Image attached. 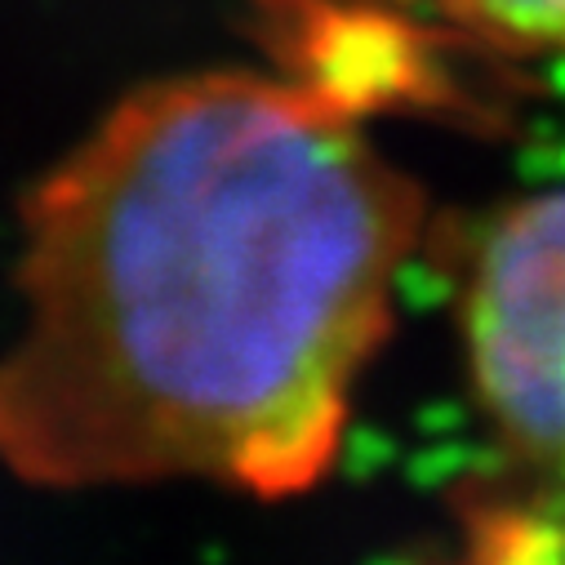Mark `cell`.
<instances>
[{"label": "cell", "instance_id": "1", "mask_svg": "<svg viewBox=\"0 0 565 565\" xmlns=\"http://www.w3.org/2000/svg\"><path fill=\"white\" fill-rule=\"evenodd\" d=\"M418 218L321 85L241 67L138 85L23 196L0 468L45 490H312Z\"/></svg>", "mask_w": 565, "mask_h": 565}, {"label": "cell", "instance_id": "2", "mask_svg": "<svg viewBox=\"0 0 565 565\" xmlns=\"http://www.w3.org/2000/svg\"><path fill=\"white\" fill-rule=\"evenodd\" d=\"M463 356L503 446L565 477V188L490 223L463 286Z\"/></svg>", "mask_w": 565, "mask_h": 565}, {"label": "cell", "instance_id": "3", "mask_svg": "<svg viewBox=\"0 0 565 565\" xmlns=\"http://www.w3.org/2000/svg\"><path fill=\"white\" fill-rule=\"evenodd\" d=\"M441 10L486 45L565 63V0H441Z\"/></svg>", "mask_w": 565, "mask_h": 565}]
</instances>
